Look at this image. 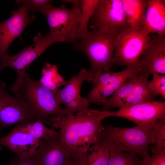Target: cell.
Masks as SVG:
<instances>
[{"mask_svg": "<svg viewBox=\"0 0 165 165\" xmlns=\"http://www.w3.org/2000/svg\"><path fill=\"white\" fill-rule=\"evenodd\" d=\"M105 117L102 111L90 109L69 116L52 115V127L60 130L62 141L72 150L87 151L99 141Z\"/></svg>", "mask_w": 165, "mask_h": 165, "instance_id": "obj_1", "label": "cell"}, {"mask_svg": "<svg viewBox=\"0 0 165 165\" xmlns=\"http://www.w3.org/2000/svg\"><path fill=\"white\" fill-rule=\"evenodd\" d=\"M10 90L39 115L44 123L50 126H52L50 116H69L68 111L61 106L55 95L51 90L39 81L31 78L26 73L17 77Z\"/></svg>", "mask_w": 165, "mask_h": 165, "instance_id": "obj_2", "label": "cell"}, {"mask_svg": "<svg viewBox=\"0 0 165 165\" xmlns=\"http://www.w3.org/2000/svg\"><path fill=\"white\" fill-rule=\"evenodd\" d=\"M116 36L99 30H92L79 42L74 43L73 49L83 52L90 62L87 81L102 72L110 71L115 64Z\"/></svg>", "mask_w": 165, "mask_h": 165, "instance_id": "obj_3", "label": "cell"}, {"mask_svg": "<svg viewBox=\"0 0 165 165\" xmlns=\"http://www.w3.org/2000/svg\"><path fill=\"white\" fill-rule=\"evenodd\" d=\"M152 130H147L139 125L129 128L107 125L104 126L99 141L106 142L110 147L118 151L147 160L151 157L149 148L153 142Z\"/></svg>", "mask_w": 165, "mask_h": 165, "instance_id": "obj_4", "label": "cell"}, {"mask_svg": "<svg viewBox=\"0 0 165 165\" xmlns=\"http://www.w3.org/2000/svg\"><path fill=\"white\" fill-rule=\"evenodd\" d=\"M148 77L142 74L135 75L126 82L110 98L98 104L103 111L111 108L119 109L143 102L154 101L155 96L150 91Z\"/></svg>", "mask_w": 165, "mask_h": 165, "instance_id": "obj_5", "label": "cell"}, {"mask_svg": "<svg viewBox=\"0 0 165 165\" xmlns=\"http://www.w3.org/2000/svg\"><path fill=\"white\" fill-rule=\"evenodd\" d=\"M151 38L150 34L142 30H134L130 28L119 33L116 38L114 64L127 68L138 65Z\"/></svg>", "mask_w": 165, "mask_h": 165, "instance_id": "obj_6", "label": "cell"}, {"mask_svg": "<svg viewBox=\"0 0 165 165\" xmlns=\"http://www.w3.org/2000/svg\"><path fill=\"white\" fill-rule=\"evenodd\" d=\"M35 43L24 48L17 53L12 56L9 54L0 61V70L11 67L16 71L17 77L26 73L31 64L39 57L49 46L59 42H65L60 35L50 31L46 35L39 33L33 39Z\"/></svg>", "mask_w": 165, "mask_h": 165, "instance_id": "obj_7", "label": "cell"}, {"mask_svg": "<svg viewBox=\"0 0 165 165\" xmlns=\"http://www.w3.org/2000/svg\"><path fill=\"white\" fill-rule=\"evenodd\" d=\"M140 71L138 65L134 67L126 68L118 72L109 71L102 72L92 78L89 82L94 83L93 87L85 97L88 105L105 102L126 82L139 74Z\"/></svg>", "mask_w": 165, "mask_h": 165, "instance_id": "obj_8", "label": "cell"}, {"mask_svg": "<svg viewBox=\"0 0 165 165\" xmlns=\"http://www.w3.org/2000/svg\"><path fill=\"white\" fill-rule=\"evenodd\" d=\"M90 28L116 36L130 28L121 0H99L91 19Z\"/></svg>", "mask_w": 165, "mask_h": 165, "instance_id": "obj_9", "label": "cell"}, {"mask_svg": "<svg viewBox=\"0 0 165 165\" xmlns=\"http://www.w3.org/2000/svg\"><path fill=\"white\" fill-rule=\"evenodd\" d=\"M105 118L111 116L126 118L148 131L154 128L158 121L165 116V102L150 101L119 109L103 111Z\"/></svg>", "mask_w": 165, "mask_h": 165, "instance_id": "obj_10", "label": "cell"}, {"mask_svg": "<svg viewBox=\"0 0 165 165\" xmlns=\"http://www.w3.org/2000/svg\"><path fill=\"white\" fill-rule=\"evenodd\" d=\"M6 86L4 82L0 81V132L4 127L18 123L40 121L44 123L24 100L8 94Z\"/></svg>", "mask_w": 165, "mask_h": 165, "instance_id": "obj_11", "label": "cell"}, {"mask_svg": "<svg viewBox=\"0 0 165 165\" xmlns=\"http://www.w3.org/2000/svg\"><path fill=\"white\" fill-rule=\"evenodd\" d=\"M81 9L64 4L59 7L50 6L44 15L46 17L50 31L58 34L68 43L76 42V35Z\"/></svg>", "mask_w": 165, "mask_h": 165, "instance_id": "obj_12", "label": "cell"}, {"mask_svg": "<svg viewBox=\"0 0 165 165\" xmlns=\"http://www.w3.org/2000/svg\"><path fill=\"white\" fill-rule=\"evenodd\" d=\"M81 152L74 151L64 144L57 132L42 140L32 157L37 165H65Z\"/></svg>", "mask_w": 165, "mask_h": 165, "instance_id": "obj_13", "label": "cell"}, {"mask_svg": "<svg viewBox=\"0 0 165 165\" xmlns=\"http://www.w3.org/2000/svg\"><path fill=\"white\" fill-rule=\"evenodd\" d=\"M19 6L18 10L12 11L9 18L0 22V59L8 54L7 50L10 44L35 19V15L27 6Z\"/></svg>", "mask_w": 165, "mask_h": 165, "instance_id": "obj_14", "label": "cell"}, {"mask_svg": "<svg viewBox=\"0 0 165 165\" xmlns=\"http://www.w3.org/2000/svg\"><path fill=\"white\" fill-rule=\"evenodd\" d=\"M89 71L82 68L78 74L66 81L64 87L57 91L55 96L60 105L63 104L70 116L75 112H85L90 109L85 97L81 95V88L83 82L87 81Z\"/></svg>", "mask_w": 165, "mask_h": 165, "instance_id": "obj_15", "label": "cell"}, {"mask_svg": "<svg viewBox=\"0 0 165 165\" xmlns=\"http://www.w3.org/2000/svg\"><path fill=\"white\" fill-rule=\"evenodd\" d=\"M140 58L139 74L147 77L154 74H165V36L152 38Z\"/></svg>", "mask_w": 165, "mask_h": 165, "instance_id": "obj_16", "label": "cell"}, {"mask_svg": "<svg viewBox=\"0 0 165 165\" xmlns=\"http://www.w3.org/2000/svg\"><path fill=\"white\" fill-rule=\"evenodd\" d=\"M42 141L13 128L9 134L0 138V150L2 146H4L19 156L32 157Z\"/></svg>", "mask_w": 165, "mask_h": 165, "instance_id": "obj_17", "label": "cell"}, {"mask_svg": "<svg viewBox=\"0 0 165 165\" xmlns=\"http://www.w3.org/2000/svg\"><path fill=\"white\" fill-rule=\"evenodd\" d=\"M141 30L148 34L165 35V0H147L144 19Z\"/></svg>", "mask_w": 165, "mask_h": 165, "instance_id": "obj_18", "label": "cell"}, {"mask_svg": "<svg viewBox=\"0 0 165 165\" xmlns=\"http://www.w3.org/2000/svg\"><path fill=\"white\" fill-rule=\"evenodd\" d=\"M127 22L133 30L141 29L147 5V0H121Z\"/></svg>", "mask_w": 165, "mask_h": 165, "instance_id": "obj_19", "label": "cell"}, {"mask_svg": "<svg viewBox=\"0 0 165 165\" xmlns=\"http://www.w3.org/2000/svg\"><path fill=\"white\" fill-rule=\"evenodd\" d=\"M41 72L42 75L39 82L55 95L58 90V88L65 84L64 78L60 74L58 68L56 65L46 63Z\"/></svg>", "mask_w": 165, "mask_h": 165, "instance_id": "obj_20", "label": "cell"}, {"mask_svg": "<svg viewBox=\"0 0 165 165\" xmlns=\"http://www.w3.org/2000/svg\"><path fill=\"white\" fill-rule=\"evenodd\" d=\"M14 129L40 140H44L57 132L53 128H48L40 121L21 122Z\"/></svg>", "mask_w": 165, "mask_h": 165, "instance_id": "obj_21", "label": "cell"}, {"mask_svg": "<svg viewBox=\"0 0 165 165\" xmlns=\"http://www.w3.org/2000/svg\"><path fill=\"white\" fill-rule=\"evenodd\" d=\"M98 1L99 0H81V13L76 33V42L89 31V22L94 15Z\"/></svg>", "mask_w": 165, "mask_h": 165, "instance_id": "obj_22", "label": "cell"}, {"mask_svg": "<svg viewBox=\"0 0 165 165\" xmlns=\"http://www.w3.org/2000/svg\"><path fill=\"white\" fill-rule=\"evenodd\" d=\"M109 150V145L107 143L99 141L87 151L86 165H107Z\"/></svg>", "mask_w": 165, "mask_h": 165, "instance_id": "obj_23", "label": "cell"}, {"mask_svg": "<svg viewBox=\"0 0 165 165\" xmlns=\"http://www.w3.org/2000/svg\"><path fill=\"white\" fill-rule=\"evenodd\" d=\"M142 161L134 154L119 151L109 147L107 165H141Z\"/></svg>", "mask_w": 165, "mask_h": 165, "instance_id": "obj_24", "label": "cell"}, {"mask_svg": "<svg viewBox=\"0 0 165 165\" xmlns=\"http://www.w3.org/2000/svg\"><path fill=\"white\" fill-rule=\"evenodd\" d=\"M152 133L153 142L150 149L153 154L165 149V116L158 121Z\"/></svg>", "mask_w": 165, "mask_h": 165, "instance_id": "obj_25", "label": "cell"}, {"mask_svg": "<svg viewBox=\"0 0 165 165\" xmlns=\"http://www.w3.org/2000/svg\"><path fill=\"white\" fill-rule=\"evenodd\" d=\"M19 5L27 6L31 13L34 14L38 12L44 15L47 10L53 6V1L50 0H16Z\"/></svg>", "mask_w": 165, "mask_h": 165, "instance_id": "obj_26", "label": "cell"}, {"mask_svg": "<svg viewBox=\"0 0 165 165\" xmlns=\"http://www.w3.org/2000/svg\"><path fill=\"white\" fill-rule=\"evenodd\" d=\"M148 85L150 91L155 96L159 95L165 99V75H160L157 73L153 74L152 80L148 82Z\"/></svg>", "mask_w": 165, "mask_h": 165, "instance_id": "obj_27", "label": "cell"}, {"mask_svg": "<svg viewBox=\"0 0 165 165\" xmlns=\"http://www.w3.org/2000/svg\"><path fill=\"white\" fill-rule=\"evenodd\" d=\"M141 165H165V149L153 153L148 159L142 160Z\"/></svg>", "mask_w": 165, "mask_h": 165, "instance_id": "obj_28", "label": "cell"}, {"mask_svg": "<svg viewBox=\"0 0 165 165\" xmlns=\"http://www.w3.org/2000/svg\"><path fill=\"white\" fill-rule=\"evenodd\" d=\"M86 152H82L73 157L65 165H86Z\"/></svg>", "mask_w": 165, "mask_h": 165, "instance_id": "obj_29", "label": "cell"}, {"mask_svg": "<svg viewBox=\"0 0 165 165\" xmlns=\"http://www.w3.org/2000/svg\"><path fill=\"white\" fill-rule=\"evenodd\" d=\"M15 165H37L32 157H23L16 155Z\"/></svg>", "mask_w": 165, "mask_h": 165, "instance_id": "obj_30", "label": "cell"}, {"mask_svg": "<svg viewBox=\"0 0 165 165\" xmlns=\"http://www.w3.org/2000/svg\"><path fill=\"white\" fill-rule=\"evenodd\" d=\"M63 2L71 4L73 7H75L81 10L82 3L81 0H64Z\"/></svg>", "mask_w": 165, "mask_h": 165, "instance_id": "obj_31", "label": "cell"}, {"mask_svg": "<svg viewBox=\"0 0 165 165\" xmlns=\"http://www.w3.org/2000/svg\"><path fill=\"white\" fill-rule=\"evenodd\" d=\"M9 165H15V159L14 160H11Z\"/></svg>", "mask_w": 165, "mask_h": 165, "instance_id": "obj_32", "label": "cell"}]
</instances>
